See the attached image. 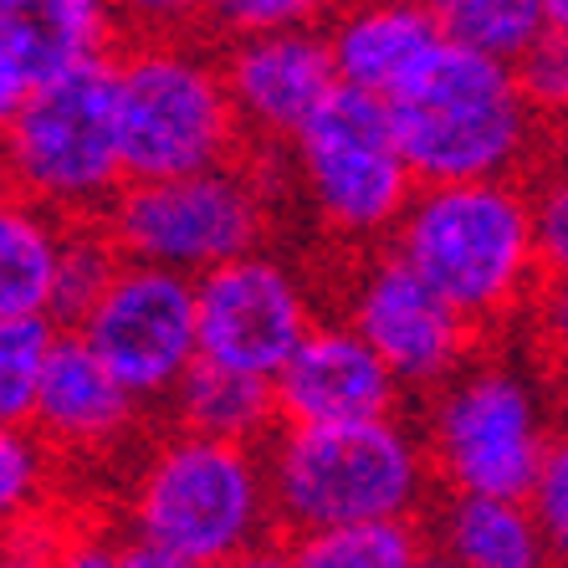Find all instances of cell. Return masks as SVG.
I'll use <instances>...</instances> for the list:
<instances>
[{
    "label": "cell",
    "instance_id": "obj_1",
    "mask_svg": "<svg viewBox=\"0 0 568 568\" xmlns=\"http://www.w3.org/2000/svg\"><path fill=\"white\" fill-rule=\"evenodd\" d=\"M384 113L420 190L528 180L554 154V133L528 113L513 67L481 62L450 41L384 98Z\"/></svg>",
    "mask_w": 568,
    "mask_h": 568
},
{
    "label": "cell",
    "instance_id": "obj_2",
    "mask_svg": "<svg viewBox=\"0 0 568 568\" xmlns=\"http://www.w3.org/2000/svg\"><path fill=\"white\" fill-rule=\"evenodd\" d=\"M262 462L272 517L287 538L374 523H425L436 503L425 446L399 415L328 430H277Z\"/></svg>",
    "mask_w": 568,
    "mask_h": 568
},
{
    "label": "cell",
    "instance_id": "obj_3",
    "mask_svg": "<svg viewBox=\"0 0 568 568\" xmlns=\"http://www.w3.org/2000/svg\"><path fill=\"white\" fill-rule=\"evenodd\" d=\"M384 252H395L476 333L523 317L538 287L528 185L491 180V185L415 190L410 211L399 215Z\"/></svg>",
    "mask_w": 568,
    "mask_h": 568
},
{
    "label": "cell",
    "instance_id": "obj_4",
    "mask_svg": "<svg viewBox=\"0 0 568 568\" xmlns=\"http://www.w3.org/2000/svg\"><path fill=\"white\" fill-rule=\"evenodd\" d=\"M129 538L190 568H225L277 542L262 450L170 430L144 450L123 491Z\"/></svg>",
    "mask_w": 568,
    "mask_h": 568
},
{
    "label": "cell",
    "instance_id": "obj_5",
    "mask_svg": "<svg viewBox=\"0 0 568 568\" xmlns=\"http://www.w3.org/2000/svg\"><path fill=\"white\" fill-rule=\"evenodd\" d=\"M113 119L129 185L190 180L241 154L221 57L185 37H139L113 52Z\"/></svg>",
    "mask_w": 568,
    "mask_h": 568
},
{
    "label": "cell",
    "instance_id": "obj_6",
    "mask_svg": "<svg viewBox=\"0 0 568 568\" xmlns=\"http://www.w3.org/2000/svg\"><path fill=\"white\" fill-rule=\"evenodd\" d=\"M554 430L548 395L528 369L507 358H471L456 379L425 395V420L415 436L440 491L528 503Z\"/></svg>",
    "mask_w": 568,
    "mask_h": 568
},
{
    "label": "cell",
    "instance_id": "obj_7",
    "mask_svg": "<svg viewBox=\"0 0 568 568\" xmlns=\"http://www.w3.org/2000/svg\"><path fill=\"white\" fill-rule=\"evenodd\" d=\"M0 185L67 225L103 221L129 185L113 119V62L31 88L0 139Z\"/></svg>",
    "mask_w": 568,
    "mask_h": 568
},
{
    "label": "cell",
    "instance_id": "obj_8",
    "mask_svg": "<svg viewBox=\"0 0 568 568\" xmlns=\"http://www.w3.org/2000/svg\"><path fill=\"white\" fill-rule=\"evenodd\" d=\"M103 231L123 262L159 266L195 282L236 256L262 252L266 190L241 159L190 180L123 185V195L103 215Z\"/></svg>",
    "mask_w": 568,
    "mask_h": 568
},
{
    "label": "cell",
    "instance_id": "obj_9",
    "mask_svg": "<svg viewBox=\"0 0 568 568\" xmlns=\"http://www.w3.org/2000/svg\"><path fill=\"white\" fill-rule=\"evenodd\" d=\"M292 174L303 200L333 236L374 246L395 236L399 215L415 200V174L405 164L379 98L338 93L317 108L307 129L292 139Z\"/></svg>",
    "mask_w": 568,
    "mask_h": 568
},
{
    "label": "cell",
    "instance_id": "obj_10",
    "mask_svg": "<svg viewBox=\"0 0 568 568\" xmlns=\"http://www.w3.org/2000/svg\"><path fill=\"white\" fill-rule=\"evenodd\" d=\"M67 333H78L88 354L123 384V395L139 410L159 405L200 364L195 282L159 266L123 262L108 292L88 307V317Z\"/></svg>",
    "mask_w": 568,
    "mask_h": 568
},
{
    "label": "cell",
    "instance_id": "obj_11",
    "mask_svg": "<svg viewBox=\"0 0 568 568\" xmlns=\"http://www.w3.org/2000/svg\"><path fill=\"white\" fill-rule=\"evenodd\" d=\"M344 323L369 344V354L399 389H425V395L456 379L481 344V333L446 297L425 287L395 252H374L369 262H358L344 297Z\"/></svg>",
    "mask_w": 568,
    "mask_h": 568
},
{
    "label": "cell",
    "instance_id": "obj_12",
    "mask_svg": "<svg viewBox=\"0 0 568 568\" xmlns=\"http://www.w3.org/2000/svg\"><path fill=\"white\" fill-rule=\"evenodd\" d=\"M317 323L313 292L282 256L252 252L195 277L200 358L252 379H277Z\"/></svg>",
    "mask_w": 568,
    "mask_h": 568
},
{
    "label": "cell",
    "instance_id": "obj_13",
    "mask_svg": "<svg viewBox=\"0 0 568 568\" xmlns=\"http://www.w3.org/2000/svg\"><path fill=\"white\" fill-rule=\"evenodd\" d=\"M221 78L241 139H256V144H292L317 108L338 93L323 21L225 41Z\"/></svg>",
    "mask_w": 568,
    "mask_h": 568
},
{
    "label": "cell",
    "instance_id": "obj_14",
    "mask_svg": "<svg viewBox=\"0 0 568 568\" xmlns=\"http://www.w3.org/2000/svg\"><path fill=\"white\" fill-rule=\"evenodd\" d=\"M282 430H328L399 415V384L344 317H317L272 379Z\"/></svg>",
    "mask_w": 568,
    "mask_h": 568
},
{
    "label": "cell",
    "instance_id": "obj_15",
    "mask_svg": "<svg viewBox=\"0 0 568 568\" xmlns=\"http://www.w3.org/2000/svg\"><path fill=\"white\" fill-rule=\"evenodd\" d=\"M139 425V405L123 395V384L88 354L78 333L57 338L52 358H47V374H41V395H37V415H31V430H37V446L47 456H108L133 436Z\"/></svg>",
    "mask_w": 568,
    "mask_h": 568
},
{
    "label": "cell",
    "instance_id": "obj_16",
    "mask_svg": "<svg viewBox=\"0 0 568 568\" xmlns=\"http://www.w3.org/2000/svg\"><path fill=\"white\" fill-rule=\"evenodd\" d=\"M333 78L348 93L389 98L415 67L440 47V27L430 6H354L323 16Z\"/></svg>",
    "mask_w": 568,
    "mask_h": 568
},
{
    "label": "cell",
    "instance_id": "obj_17",
    "mask_svg": "<svg viewBox=\"0 0 568 568\" xmlns=\"http://www.w3.org/2000/svg\"><path fill=\"white\" fill-rule=\"evenodd\" d=\"M0 52L31 88L113 62L119 16L98 0H0Z\"/></svg>",
    "mask_w": 568,
    "mask_h": 568
},
{
    "label": "cell",
    "instance_id": "obj_18",
    "mask_svg": "<svg viewBox=\"0 0 568 568\" xmlns=\"http://www.w3.org/2000/svg\"><path fill=\"white\" fill-rule=\"evenodd\" d=\"M425 548L450 568H548V548L528 503L513 497H450L436 503L420 523Z\"/></svg>",
    "mask_w": 568,
    "mask_h": 568
},
{
    "label": "cell",
    "instance_id": "obj_19",
    "mask_svg": "<svg viewBox=\"0 0 568 568\" xmlns=\"http://www.w3.org/2000/svg\"><path fill=\"white\" fill-rule=\"evenodd\" d=\"M170 410H174V430L241 450H266V440L282 430L272 379L215 369L205 358L180 379V389L170 395Z\"/></svg>",
    "mask_w": 568,
    "mask_h": 568
},
{
    "label": "cell",
    "instance_id": "obj_20",
    "mask_svg": "<svg viewBox=\"0 0 568 568\" xmlns=\"http://www.w3.org/2000/svg\"><path fill=\"white\" fill-rule=\"evenodd\" d=\"M67 221L0 185V323L52 317Z\"/></svg>",
    "mask_w": 568,
    "mask_h": 568
},
{
    "label": "cell",
    "instance_id": "obj_21",
    "mask_svg": "<svg viewBox=\"0 0 568 568\" xmlns=\"http://www.w3.org/2000/svg\"><path fill=\"white\" fill-rule=\"evenodd\" d=\"M430 11H436L440 41L497 67H517L548 31L542 27V0H446Z\"/></svg>",
    "mask_w": 568,
    "mask_h": 568
},
{
    "label": "cell",
    "instance_id": "obj_22",
    "mask_svg": "<svg viewBox=\"0 0 568 568\" xmlns=\"http://www.w3.org/2000/svg\"><path fill=\"white\" fill-rule=\"evenodd\" d=\"M420 554V523H374V528H333L287 538L292 568H415Z\"/></svg>",
    "mask_w": 568,
    "mask_h": 568
},
{
    "label": "cell",
    "instance_id": "obj_23",
    "mask_svg": "<svg viewBox=\"0 0 568 568\" xmlns=\"http://www.w3.org/2000/svg\"><path fill=\"white\" fill-rule=\"evenodd\" d=\"M119 246L108 241L103 221H82V225H67L62 236V262H57V297H52V323L57 328H78L88 307L98 303L108 292V282L119 277Z\"/></svg>",
    "mask_w": 568,
    "mask_h": 568
},
{
    "label": "cell",
    "instance_id": "obj_24",
    "mask_svg": "<svg viewBox=\"0 0 568 568\" xmlns=\"http://www.w3.org/2000/svg\"><path fill=\"white\" fill-rule=\"evenodd\" d=\"M57 328L52 317H21V323H0V425L27 430L37 415V395H41V374L52 358Z\"/></svg>",
    "mask_w": 568,
    "mask_h": 568
},
{
    "label": "cell",
    "instance_id": "obj_25",
    "mask_svg": "<svg viewBox=\"0 0 568 568\" xmlns=\"http://www.w3.org/2000/svg\"><path fill=\"white\" fill-rule=\"evenodd\" d=\"M523 185H528V211H532L538 282H568V159L554 149Z\"/></svg>",
    "mask_w": 568,
    "mask_h": 568
},
{
    "label": "cell",
    "instance_id": "obj_26",
    "mask_svg": "<svg viewBox=\"0 0 568 568\" xmlns=\"http://www.w3.org/2000/svg\"><path fill=\"white\" fill-rule=\"evenodd\" d=\"M52 491V456L31 430L0 425V532L27 528Z\"/></svg>",
    "mask_w": 568,
    "mask_h": 568
},
{
    "label": "cell",
    "instance_id": "obj_27",
    "mask_svg": "<svg viewBox=\"0 0 568 568\" xmlns=\"http://www.w3.org/2000/svg\"><path fill=\"white\" fill-rule=\"evenodd\" d=\"M513 82L532 119L558 139V129H568V37L542 31L538 47L513 67Z\"/></svg>",
    "mask_w": 568,
    "mask_h": 568
},
{
    "label": "cell",
    "instance_id": "obj_28",
    "mask_svg": "<svg viewBox=\"0 0 568 568\" xmlns=\"http://www.w3.org/2000/svg\"><path fill=\"white\" fill-rule=\"evenodd\" d=\"M532 523L548 548V568H568V425L554 430V446L542 456V471L528 491Z\"/></svg>",
    "mask_w": 568,
    "mask_h": 568
},
{
    "label": "cell",
    "instance_id": "obj_29",
    "mask_svg": "<svg viewBox=\"0 0 568 568\" xmlns=\"http://www.w3.org/2000/svg\"><path fill=\"white\" fill-rule=\"evenodd\" d=\"M328 11L303 6V0H231V6H215V27L231 41L241 37H272V31H292V27H313Z\"/></svg>",
    "mask_w": 568,
    "mask_h": 568
},
{
    "label": "cell",
    "instance_id": "obj_30",
    "mask_svg": "<svg viewBox=\"0 0 568 568\" xmlns=\"http://www.w3.org/2000/svg\"><path fill=\"white\" fill-rule=\"evenodd\" d=\"M532 338L554 364H568V282H538L523 307Z\"/></svg>",
    "mask_w": 568,
    "mask_h": 568
},
{
    "label": "cell",
    "instance_id": "obj_31",
    "mask_svg": "<svg viewBox=\"0 0 568 568\" xmlns=\"http://www.w3.org/2000/svg\"><path fill=\"white\" fill-rule=\"evenodd\" d=\"M0 568H57V532L16 528L0 538Z\"/></svg>",
    "mask_w": 568,
    "mask_h": 568
},
{
    "label": "cell",
    "instance_id": "obj_32",
    "mask_svg": "<svg viewBox=\"0 0 568 568\" xmlns=\"http://www.w3.org/2000/svg\"><path fill=\"white\" fill-rule=\"evenodd\" d=\"M27 98H31V82L16 72V62L6 52H0V139L11 133V123H16V113L27 108Z\"/></svg>",
    "mask_w": 568,
    "mask_h": 568
},
{
    "label": "cell",
    "instance_id": "obj_33",
    "mask_svg": "<svg viewBox=\"0 0 568 568\" xmlns=\"http://www.w3.org/2000/svg\"><path fill=\"white\" fill-rule=\"evenodd\" d=\"M113 568H190V564H180V558L159 554V548H149V542H139V538L123 532L119 548H113Z\"/></svg>",
    "mask_w": 568,
    "mask_h": 568
},
{
    "label": "cell",
    "instance_id": "obj_34",
    "mask_svg": "<svg viewBox=\"0 0 568 568\" xmlns=\"http://www.w3.org/2000/svg\"><path fill=\"white\" fill-rule=\"evenodd\" d=\"M225 568H292V558H287V542H266V548H256V554L236 558Z\"/></svg>",
    "mask_w": 568,
    "mask_h": 568
},
{
    "label": "cell",
    "instance_id": "obj_35",
    "mask_svg": "<svg viewBox=\"0 0 568 568\" xmlns=\"http://www.w3.org/2000/svg\"><path fill=\"white\" fill-rule=\"evenodd\" d=\"M542 27L554 37H568V0H542Z\"/></svg>",
    "mask_w": 568,
    "mask_h": 568
},
{
    "label": "cell",
    "instance_id": "obj_36",
    "mask_svg": "<svg viewBox=\"0 0 568 568\" xmlns=\"http://www.w3.org/2000/svg\"><path fill=\"white\" fill-rule=\"evenodd\" d=\"M415 568H450V564H446V558H440V554H430V548H425V554L415 558Z\"/></svg>",
    "mask_w": 568,
    "mask_h": 568
},
{
    "label": "cell",
    "instance_id": "obj_37",
    "mask_svg": "<svg viewBox=\"0 0 568 568\" xmlns=\"http://www.w3.org/2000/svg\"><path fill=\"white\" fill-rule=\"evenodd\" d=\"M554 149H558V154H564V159H568V129H558V139H554Z\"/></svg>",
    "mask_w": 568,
    "mask_h": 568
}]
</instances>
